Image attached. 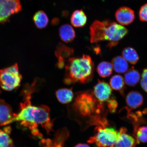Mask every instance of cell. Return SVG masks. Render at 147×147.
Here are the masks:
<instances>
[{
	"mask_svg": "<svg viewBox=\"0 0 147 147\" xmlns=\"http://www.w3.org/2000/svg\"><path fill=\"white\" fill-rule=\"evenodd\" d=\"M31 92L20 104L19 113H14V121L19 122L22 126L28 128L33 135L41 137L38 129V126L45 129L48 134L53 130V122L50 117V109L47 106L32 105L30 99Z\"/></svg>",
	"mask_w": 147,
	"mask_h": 147,
	"instance_id": "cell-1",
	"label": "cell"
},
{
	"mask_svg": "<svg viewBox=\"0 0 147 147\" xmlns=\"http://www.w3.org/2000/svg\"><path fill=\"white\" fill-rule=\"evenodd\" d=\"M127 33L125 27L110 20L102 21L96 20L90 27L91 43L108 41L109 42L107 46L110 48L117 46Z\"/></svg>",
	"mask_w": 147,
	"mask_h": 147,
	"instance_id": "cell-2",
	"label": "cell"
},
{
	"mask_svg": "<svg viewBox=\"0 0 147 147\" xmlns=\"http://www.w3.org/2000/svg\"><path fill=\"white\" fill-rule=\"evenodd\" d=\"M63 82L70 85L76 83L85 84L92 79L94 63L91 58L84 55L79 57L70 58L65 65Z\"/></svg>",
	"mask_w": 147,
	"mask_h": 147,
	"instance_id": "cell-3",
	"label": "cell"
},
{
	"mask_svg": "<svg viewBox=\"0 0 147 147\" xmlns=\"http://www.w3.org/2000/svg\"><path fill=\"white\" fill-rule=\"evenodd\" d=\"M74 109L80 115L85 117H94V124L98 125L105 118L100 115L104 111V104L99 102L92 92L80 93L77 95L73 105Z\"/></svg>",
	"mask_w": 147,
	"mask_h": 147,
	"instance_id": "cell-4",
	"label": "cell"
},
{
	"mask_svg": "<svg viewBox=\"0 0 147 147\" xmlns=\"http://www.w3.org/2000/svg\"><path fill=\"white\" fill-rule=\"evenodd\" d=\"M106 126H97L96 133L90 138L88 142L94 144L96 147L113 146L115 145L118 132L114 128L106 127Z\"/></svg>",
	"mask_w": 147,
	"mask_h": 147,
	"instance_id": "cell-5",
	"label": "cell"
},
{
	"mask_svg": "<svg viewBox=\"0 0 147 147\" xmlns=\"http://www.w3.org/2000/svg\"><path fill=\"white\" fill-rule=\"evenodd\" d=\"M22 79L17 63L0 71V85L7 91H11L19 87Z\"/></svg>",
	"mask_w": 147,
	"mask_h": 147,
	"instance_id": "cell-6",
	"label": "cell"
},
{
	"mask_svg": "<svg viewBox=\"0 0 147 147\" xmlns=\"http://www.w3.org/2000/svg\"><path fill=\"white\" fill-rule=\"evenodd\" d=\"M21 10L20 0H0V23L8 21L11 16Z\"/></svg>",
	"mask_w": 147,
	"mask_h": 147,
	"instance_id": "cell-7",
	"label": "cell"
},
{
	"mask_svg": "<svg viewBox=\"0 0 147 147\" xmlns=\"http://www.w3.org/2000/svg\"><path fill=\"white\" fill-rule=\"evenodd\" d=\"M138 115L133 113H129L128 117L132 120L134 125V135L137 144L140 143H147V123H143L144 121H140L139 113Z\"/></svg>",
	"mask_w": 147,
	"mask_h": 147,
	"instance_id": "cell-8",
	"label": "cell"
},
{
	"mask_svg": "<svg viewBox=\"0 0 147 147\" xmlns=\"http://www.w3.org/2000/svg\"><path fill=\"white\" fill-rule=\"evenodd\" d=\"M92 92L99 102L103 104L107 103L113 96V89L109 84L103 80H98Z\"/></svg>",
	"mask_w": 147,
	"mask_h": 147,
	"instance_id": "cell-9",
	"label": "cell"
},
{
	"mask_svg": "<svg viewBox=\"0 0 147 147\" xmlns=\"http://www.w3.org/2000/svg\"><path fill=\"white\" fill-rule=\"evenodd\" d=\"M115 16L119 24L124 26L129 25L133 22L135 19V13L129 7H122L117 10Z\"/></svg>",
	"mask_w": 147,
	"mask_h": 147,
	"instance_id": "cell-10",
	"label": "cell"
},
{
	"mask_svg": "<svg viewBox=\"0 0 147 147\" xmlns=\"http://www.w3.org/2000/svg\"><path fill=\"white\" fill-rule=\"evenodd\" d=\"M14 122L11 107L5 101L0 100V126L7 125Z\"/></svg>",
	"mask_w": 147,
	"mask_h": 147,
	"instance_id": "cell-11",
	"label": "cell"
},
{
	"mask_svg": "<svg viewBox=\"0 0 147 147\" xmlns=\"http://www.w3.org/2000/svg\"><path fill=\"white\" fill-rule=\"evenodd\" d=\"M126 102L127 107L125 108L127 111L137 109L142 106L144 98L140 92L132 91L129 92L126 96Z\"/></svg>",
	"mask_w": 147,
	"mask_h": 147,
	"instance_id": "cell-12",
	"label": "cell"
},
{
	"mask_svg": "<svg viewBox=\"0 0 147 147\" xmlns=\"http://www.w3.org/2000/svg\"><path fill=\"white\" fill-rule=\"evenodd\" d=\"M127 129L124 127L120 128L118 132L115 146L116 147H135L137 144L136 139L127 133Z\"/></svg>",
	"mask_w": 147,
	"mask_h": 147,
	"instance_id": "cell-13",
	"label": "cell"
},
{
	"mask_svg": "<svg viewBox=\"0 0 147 147\" xmlns=\"http://www.w3.org/2000/svg\"><path fill=\"white\" fill-rule=\"evenodd\" d=\"M73 49L66 46L61 43L58 44L55 52L58 58L57 66L59 69L63 68L65 66L66 59L73 54Z\"/></svg>",
	"mask_w": 147,
	"mask_h": 147,
	"instance_id": "cell-14",
	"label": "cell"
},
{
	"mask_svg": "<svg viewBox=\"0 0 147 147\" xmlns=\"http://www.w3.org/2000/svg\"><path fill=\"white\" fill-rule=\"evenodd\" d=\"M140 78L139 71L132 67L125 74L124 79L127 85L129 87H134L138 83Z\"/></svg>",
	"mask_w": 147,
	"mask_h": 147,
	"instance_id": "cell-15",
	"label": "cell"
},
{
	"mask_svg": "<svg viewBox=\"0 0 147 147\" xmlns=\"http://www.w3.org/2000/svg\"><path fill=\"white\" fill-rule=\"evenodd\" d=\"M87 16L82 9L74 11L71 18V25L76 28L84 26L87 22Z\"/></svg>",
	"mask_w": 147,
	"mask_h": 147,
	"instance_id": "cell-16",
	"label": "cell"
},
{
	"mask_svg": "<svg viewBox=\"0 0 147 147\" xmlns=\"http://www.w3.org/2000/svg\"><path fill=\"white\" fill-rule=\"evenodd\" d=\"M59 34L61 39L66 43L73 41L76 36L74 29L69 24H65L61 26Z\"/></svg>",
	"mask_w": 147,
	"mask_h": 147,
	"instance_id": "cell-17",
	"label": "cell"
},
{
	"mask_svg": "<svg viewBox=\"0 0 147 147\" xmlns=\"http://www.w3.org/2000/svg\"><path fill=\"white\" fill-rule=\"evenodd\" d=\"M109 85L112 89L119 92L123 96H124V91L126 89L124 79L119 75H115L110 78Z\"/></svg>",
	"mask_w": 147,
	"mask_h": 147,
	"instance_id": "cell-18",
	"label": "cell"
},
{
	"mask_svg": "<svg viewBox=\"0 0 147 147\" xmlns=\"http://www.w3.org/2000/svg\"><path fill=\"white\" fill-rule=\"evenodd\" d=\"M55 94L58 100L62 104L70 102L74 96L71 88H61L57 90Z\"/></svg>",
	"mask_w": 147,
	"mask_h": 147,
	"instance_id": "cell-19",
	"label": "cell"
},
{
	"mask_svg": "<svg viewBox=\"0 0 147 147\" xmlns=\"http://www.w3.org/2000/svg\"><path fill=\"white\" fill-rule=\"evenodd\" d=\"M111 64L116 72L119 74L125 73L128 69L127 62L121 56L114 57L111 61Z\"/></svg>",
	"mask_w": 147,
	"mask_h": 147,
	"instance_id": "cell-20",
	"label": "cell"
},
{
	"mask_svg": "<svg viewBox=\"0 0 147 147\" xmlns=\"http://www.w3.org/2000/svg\"><path fill=\"white\" fill-rule=\"evenodd\" d=\"M11 131L10 126L0 129V147H13V142L10 136Z\"/></svg>",
	"mask_w": 147,
	"mask_h": 147,
	"instance_id": "cell-21",
	"label": "cell"
},
{
	"mask_svg": "<svg viewBox=\"0 0 147 147\" xmlns=\"http://www.w3.org/2000/svg\"><path fill=\"white\" fill-rule=\"evenodd\" d=\"M122 57L127 61L132 64L137 63L139 59V57L137 51L131 47L125 48L122 53Z\"/></svg>",
	"mask_w": 147,
	"mask_h": 147,
	"instance_id": "cell-22",
	"label": "cell"
},
{
	"mask_svg": "<svg viewBox=\"0 0 147 147\" xmlns=\"http://www.w3.org/2000/svg\"><path fill=\"white\" fill-rule=\"evenodd\" d=\"M33 21L36 26L39 29L45 28L49 22L47 14L42 10L38 11L36 13L33 17Z\"/></svg>",
	"mask_w": 147,
	"mask_h": 147,
	"instance_id": "cell-23",
	"label": "cell"
},
{
	"mask_svg": "<svg viewBox=\"0 0 147 147\" xmlns=\"http://www.w3.org/2000/svg\"><path fill=\"white\" fill-rule=\"evenodd\" d=\"M113 67L111 63L107 61H102L98 64L97 71L100 76L103 78H108L113 72Z\"/></svg>",
	"mask_w": 147,
	"mask_h": 147,
	"instance_id": "cell-24",
	"label": "cell"
},
{
	"mask_svg": "<svg viewBox=\"0 0 147 147\" xmlns=\"http://www.w3.org/2000/svg\"><path fill=\"white\" fill-rule=\"evenodd\" d=\"M106 103L109 112L112 113H114L117 109L118 104L115 97H112Z\"/></svg>",
	"mask_w": 147,
	"mask_h": 147,
	"instance_id": "cell-25",
	"label": "cell"
},
{
	"mask_svg": "<svg viewBox=\"0 0 147 147\" xmlns=\"http://www.w3.org/2000/svg\"><path fill=\"white\" fill-rule=\"evenodd\" d=\"M140 84L142 89L147 93V67L143 70Z\"/></svg>",
	"mask_w": 147,
	"mask_h": 147,
	"instance_id": "cell-26",
	"label": "cell"
},
{
	"mask_svg": "<svg viewBox=\"0 0 147 147\" xmlns=\"http://www.w3.org/2000/svg\"><path fill=\"white\" fill-rule=\"evenodd\" d=\"M140 19L142 22H147V3L141 7L139 13Z\"/></svg>",
	"mask_w": 147,
	"mask_h": 147,
	"instance_id": "cell-27",
	"label": "cell"
},
{
	"mask_svg": "<svg viewBox=\"0 0 147 147\" xmlns=\"http://www.w3.org/2000/svg\"><path fill=\"white\" fill-rule=\"evenodd\" d=\"M41 142L42 144L44 145L43 147H60L49 139H42Z\"/></svg>",
	"mask_w": 147,
	"mask_h": 147,
	"instance_id": "cell-28",
	"label": "cell"
},
{
	"mask_svg": "<svg viewBox=\"0 0 147 147\" xmlns=\"http://www.w3.org/2000/svg\"><path fill=\"white\" fill-rule=\"evenodd\" d=\"M74 147H90V146L88 144L81 143V144H77Z\"/></svg>",
	"mask_w": 147,
	"mask_h": 147,
	"instance_id": "cell-29",
	"label": "cell"
},
{
	"mask_svg": "<svg viewBox=\"0 0 147 147\" xmlns=\"http://www.w3.org/2000/svg\"><path fill=\"white\" fill-rule=\"evenodd\" d=\"M113 147V146H112V147Z\"/></svg>",
	"mask_w": 147,
	"mask_h": 147,
	"instance_id": "cell-30",
	"label": "cell"
}]
</instances>
